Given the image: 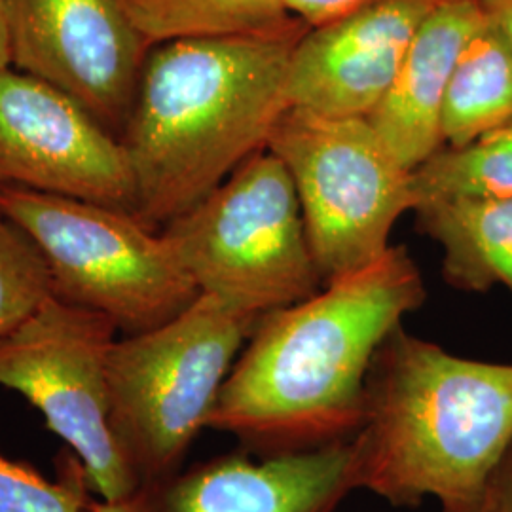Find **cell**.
Segmentation results:
<instances>
[{
    "label": "cell",
    "instance_id": "1",
    "mask_svg": "<svg viewBox=\"0 0 512 512\" xmlns=\"http://www.w3.org/2000/svg\"><path fill=\"white\" fill-rule=\"evenodd\" d=\"M425 298L414 258L391 245L310 298L260 315L207 429L230 433L264 456L351 439L378 349Z\"/></svg>",
    "mask_w": 512,
    "mask_h": 512
},
{
    "label": "cell",
    "instance_id": "2",
    "mask_svg": "<svg viewBox=\"0 0 512 512\" xmlns=\"http://www.w3.org/2000/svg\"><path fill=\"white\" fill-rule=\"evenodd\" d=\"M310 27L152 46L120 137L135 217L154 230L184 215L268 148L289 109L294 46Z\"/></svg>",
    "mask_w": 512,
    "mask_h": 512
},
{
    "label": "cell",
    "instance_id": "3",
    "mask_svg": "<svg viewBox=\"0 0 512 512\" xmlns=\"http://www.w3.org/2000/svg\"><path fill=\"white\" fill-rule=\"evenodd\" d=\"M351 444L357 490L459 512L511 450L512 365L454 355L401 325L370 365Z\"/></svg>",
    "mask_w": 512,
    "mask_h": 512
},
{
    "label": "cell",
    "instance_id": "4",
    "mask_svg": "<svg viewBox=\"0 0 512 512\" xmlns=\"http://www.w3.org/2000/svg\"><path fill=\"white\" fill-rule=\"evenodd\" d=\"M258 319L200 294L164 325L112 344L110 431L139 484L183 469Z\"/></svg>",
    "mask_w": 512,
    "mask_h": 512
},
{
    "label": "cell",
    "instance_id": "5",
    "mask_svg": "<svg viewBox=\"0 0 512 512\" xmlns=\"http://www.w3.org/2000/svg\"><path fill=\"white\" fill-rule=\"evenodd\" d=\"M0 213L37 245L55 298L107 315L126 336L200 296L164 232L128 209L0 186Z\"/></svg>",
    "mask_w": 512,
    "mask_h": 512
},
{
    "label": "cell",
    "instance_id": "6",
    "mask_svg": "<svg viewBox=\"0 0 512 512\" xmlns=\"http://www.w3.org/2000/svg\"><path fill=\"white\" fill-rule=\"evenodd\" d=\"M162 232L200 294L251 315L298 304L325 285L293 179L268 148Z\"/></svg>",
    "mask_w": 512,
    "mask_h": 512
},
{
    "label": "cell",
    "instance_id": "7",
    "mask_svg": "<svg viewBox=\"0 0 512 512\" xmlns=\"http://www.w3.org/2000/svg\"><path fill=\"white\" fill-rule=\"evenodd\" d=\"M268 150L293 179L323 283L384 255L395 224L416 211L412 171L393 156L368 118L289 107L275 124Z\"/></svg>",
    "mask_w": 512,
    "mask_h": 512
},
{
    "label": "cell",
    "instance_id": "8",
    "mask_svg": "<svg viewBox=\"0 0 512 512\" xmlns=\"http://www.w3.org/2000/svg\"><path fill=\"white\" fill-rule=\"evenodd\" d=\"M116 332L107 315L50 296L0 338V385L37 408L82 459L103 501H120L141 486L110 431L107 365Z\"/></svg>",
    "mask_w": 512,
    "mask_h": 512
},
{
    "label": "cell",
    "instance_id": "9",
    "mask_svg": "<svg viewBox=\"0 0 512 512\" xmlns=\"http://www.w3.org/2000/svg\"><path fill=\"white\" fill-rule=\"evenodd\" d=\"M152 46L120 0H10V67L122 137Z\"/></svg>",
    "mask_w": 512,
    "mask_h": 512
},
{
    "label": "cell",
    "instance_id": "10",
    "mask_svg": "<svg viewBox=\"0 0 512 512\" xmlns=\"http://www.w3.org/2000/svg\"><path fill=\"white\" fill-rule=\"evenodd\" d=\"M0 186L135 205L122 141L67 93L14 67L0 71Z\"/></svg>",
    "mask_w": 512,
    "mask_h": 512
},
{
    "label": "cell",
    "instance_id": "11",
    "mask_svg": "<svg viewBox=\"0 0 512 512\" xmlns=\"http://www.w3.org/2000/svg\"><path fill=\"white\" fill-rule=\"evenodd\" d=\"M357 490L351 439L251 458L226 454L141 484L86 512H336Z\"/></svg>",
    "mask_w": 512,
    "mask_h": 512
},
{
    "label": "cell",
    "instance_id": "12",
    "mask_svg": "<svg viewBox=\"0 0 512 512\" xmlns=\"http://www.w3.org/2000/svg\"><path fill=\"white\" fill-rule=\"evenodd\" d=\"M444 0H368L310 27L294 46L287 95L293 109L368 118L382 103L423 19Z\"/></svg>",
    "mask_w": 512,
    "mask_h": 512
},
{
    "label": "cell",
    "instance_id": "13",
    "mask_svg": "<svg viewBox=\"0 0 512 512\" xmlns=\"http://www.w3.org/2000/svg\"><path fill=\"white\" fill-rule=\"evenodd\" d=\"M478 0H444L423 19L382 103L368 122L408 171L442 145L440 118L459 54L482 23Z\"/></svg>",
    "mask_w": 512,
    "mask_h": 512
},
{
    "label": "cell",
    "instance_id": "14",
    "mask_svg": "<svg viewBox=\"0 0 512 512\" xmlns=\"http://www.w3.org/2000/svg\"><path fill=\"white\" fill-rule=\"evenodd\" d=\"M421 228L442 249V275L465 293L505 287L512 296V198L425 203Z\"/></svg>",
    "mask_w": 512,
    "mask_h": 512
},
{
    "label": "cell",
    "instance_id": "15",
    "mask_svg": "<svg viewBox=\"0 0 512 512\" xmlns=\"http://www.w3.org/2000/svg\"><path fill=\"white\" fill-rule=\"evenodd\" d=\"M512 120V46L488 19L458 57L444 97V147H463Z\"/></svg>",
    "mask_w": 512,
    "mask_h": 512
},
{
    "label": "cell",
    "instance_id": "16",
    "mask_svg": "<svg viewBox=\"0 0 512 512\" xmlns=\"http://www.w3.org/2000/svg\"><path fill=\"white\" fill-rule=\"evenodd\" d=\"M150 46L186 38L241 37L287 29L283 0H120Z\"/></svg>",
    "mask_w": 512,
    "mask_h": 512
},
{
    "label": "cell",
    "instance_id": "17",
    "mask_svg": "<svg viewBox=\"0 0 512 512\" xmlns=\"http://www.w3.org/2000/svg\"><path fill=\"white\" fill-rule=\"evenodd\" d=\"M416 209L433 202L512 198V120L463 147H442L412 171Z\"/></svg>",
    "mask_w": 512,
    "mask_h": 512
},
{
    "label": "cell",
    "instance_id": "18",
    "mask_svg": "<svg viewBox=\"0 0 512 512\" xmlns=\"http://www.w3.org/2000/svg\"><path fill=\"white\" fill-rule=\"evenodd\" d=\"M93 492L82 459L67 446L55 458V478L0 454V512H86Z\"/></svg>",
    "mask_w": 512,
    "mask_h": 512
},
{
    "label": "cell",
    "instance_id": "19",
    "mask_svg": "<svg viewBox=\"0 0 512 512\" xmlns=\"http://www.w3.org/2000/svg\"><path fill=\"white\" fill-rule=\"evenodd\" d=\"M54 296L37 245L0 213V338L18 329Z\"/></svg>",
    "mask_w": 512,
    "mask_h": 512
},
{
    "label": "cell",
    "instance_id": "20",
    "mask_svg": "<svg viewBox=\"0 0 512 512\" xmlns=\"http://www.w3.org/2000/svg\"><path fill=\"white\" fill-rule=\"evenodd\" d=\"M459 512H512V446L473 501Z\"/></svg>",
    "mask_w": 512,
    "mask_h": 512
},
{
    "label": "cell",
    "instance_id": "21",
    "mask_svg": "<svg viewBox=\"0 0 512 512\" xmlns=\"http://www.w3.org/2000/svg\"><path fill=\"white\" fill-rule=\"evenodd\" d=\"M365 2L368 0H283L289 14L308 27H319L342 18Z\"/></svg>",
    "mask_w": 512,
    "mask_h": 512
},
{
    "label": "cell",
    "instance_id": "22",
    "mask_svg": "<svg viewBox=\"0 0 512 512\" xmlns=\"http://www.w3.org/2000/svg\"><path fill=\"white\" fill-rule=\"evenodd\" d=\"M484 18L488 19L512 46V0H478Z\"/></svg>",
    "mask_w": 512,
    "mask_h": 512
},
{
    "label": "cell",
    "instance_id": "23",
    "mask_svg": "<svg viewBox=\"0 0 512 512\" xmlns=\"http://www.w3.org/2000/svg\"><path fill=\"white\" fill-rule=\"evenodd\" d=\"M10 67V0H0V71Z\"/></svg>",
    "mask_w": 512,
    "mask_h": 512
}]
</instances>
